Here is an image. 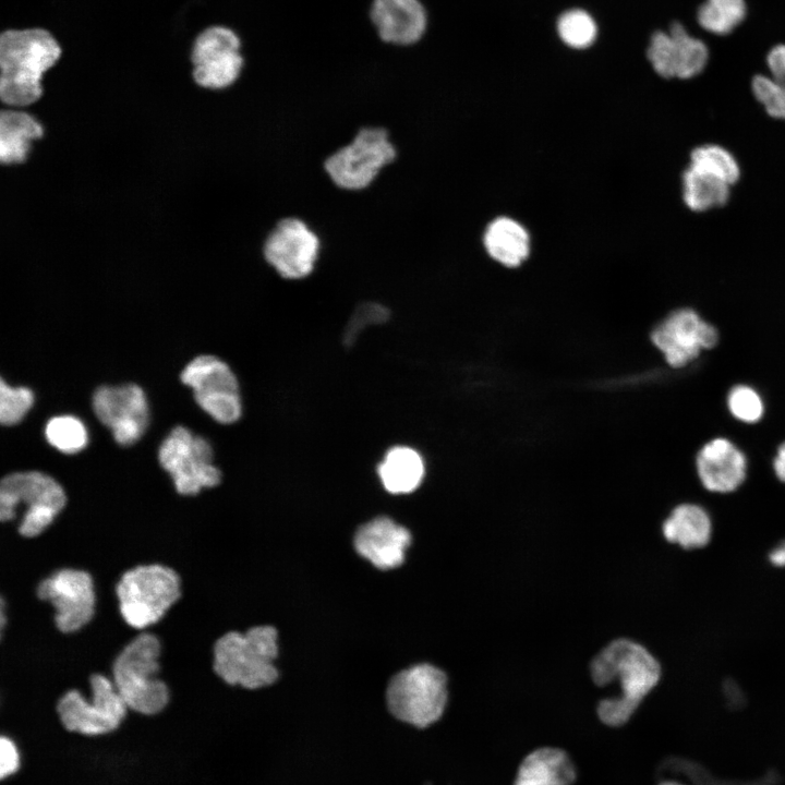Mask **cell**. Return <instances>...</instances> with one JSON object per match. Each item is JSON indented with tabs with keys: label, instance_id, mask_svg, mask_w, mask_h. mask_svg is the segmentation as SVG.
<instances>
[{
	"label": "cell",
	"instance_id": "cell-1",
	"mask_svg": "<svg viewBox=\"0 0 785 785\" xmlns=\"http://www.w3.org/2000/svg\"><path fill=\"white\" fill-rule=\"evenodd\" d=\"M63 49L44 27L8 28L0 34V98L4 107L26 109L44 95V78Z\"/></svg>",
	"mask_w": 785,
	"mask_h": 785
},
{
	"label": "cell",
	"instance_id": "cell-2",
	"mask_svg": "<svg viewBox=\"0 0 785 785\" xmlns=\"http://www.w3.org/2000/svg\"><path fill=\"white\" fill-rule=\"evenodd\" d=\"M591 675L600 687L618 680L620 695L600 701L596 709L603 724L618 727L628 722L641 701L656 686L661 667L645 648L627 639H618L594 657Z\"/></svg>",
	"mask_w": 785,
	"mask_h": 785
},
{
	"label": "cell",
	"instance_id": "cell-3",
	"mask_svg": "<svg viewBox=\"0 0 785 785\" xmlns=\"http://www.w3.org/2000/svg\"><path fill=\"white\" fill-rule=\"evenodd\" d=\"M277 631L257 626L241 633L229 631L218 638L213 649V669L227 684L256 689L273 684L278 676Z\"/></svg>",
	"mask_w": 785,
	"mask_h": 785
},
{
	"label": "cell",
	"instance_id": "cell-4",
	"mask_svg": "<svg viewBox=\"0 0 785 785\" xmlns=\"http://www.w3.org/2000/svg\"><path fill=\"white\" fill-rule=\"evenodd\" d=\"M159 639L149 632L140 633L116 656L112 683L128 709L152 715L169 701L167 685L157 677L160 671Z\"/></svg>",
	"mask_w": 785,
	"mask_h": 785
},
{
	"label": "cell",
	"instance_id": "cell-5",
	"mask_svg": "<svg viewBox=\"0 0 785 785\" xmlns=\"http://www.w3.org/2000/svg\"><path fill=\"white\" fill-rule=\"evenodd\" d=\"M119 611L124 621L135 629L156 624L181 596L177 571L160 564L133 567L116 585Z\"/></svg>",
	"mask_w": 785,
	"mask_h": 785
},
{
	"label": "cell",
	"instance_id": "cell-6",
	"mask_svg": "<svg viewBox=\"0 0 785 785\" xmlns=\"http://www.w3.org/2000/svg\"><path fill=\"white\" fill-rule=\"evenodd\" d=\"M397 157L398 149L386 128L364 125L349 143L325 158L323 168L335 186L358 192L372 185Z\"/></svg>",
	"mask_w": 785,
	"mask_h": 785
},
{
	"label": "cell",
	"instance_id": "cell-7",
	"mask_svg": "<svg viewBox=\"0 0 785 785\" xmlns=\"http://www.w3.org/2000/svg\"><path fill=\"white\" fill-rule=\"evenodd\" d=\"M67 503L62 486L39 471L13 472L0 483V520L11 521L20 505L25 511L17 531L24 538L41 534L61 512Z\"/></svg>",
	"mask_w": 785,
	"mask_h": 785
},
{
	"label": "cell",
	"instance_id": "cell-8",
	"mask_svg": "<svg viewBox=\"0 0 785 785\" xmlns=\"http://www.w3.org/2000/svg\"><path fill=\"white\" fill-rule=\"evenodd\" d=\"M445 674L430 664H420L398 673L390 680L386 698L390 713L420 728L437 722L447 703Z\"/></svg>",
	"mask_w": 785,
	"mask_h": 785
},
{
	"label": "cell",
	"instance_id": "cell-9",
	"mask_svg": "<svg viewBox=\"0 0 785 785\" xmlns=\"http://www.w3.org/2000/svg\"><path fill=\"white\" fill-rule=\"evenodd\" d=\"M190 62L195 85L208 90H226L238 83L245 68L242 38L229 26L210 25L194 38Z\"/></svg>",
	"mask_w": 785,
	"mask_h": 785
},
{
	"label": "cell",
	"instance_id": "cell-10",
	"mask_svg": "<svg viewBox=\"0 0 785 785\" xmlns=\"http://www.w3.org/2000/svg\"><path fill=\"white\" fill-rule=\"evenodd\" d=\"M213 454L210 444L204 437L193 435L184 426H177L161 443L158 459L179 494L196 495L221 481V472L213 463Z\"/></svg>",
	"mask_w": 785,
	"mask_h": 785
},
{
	"label": "cell",
	"instance_id": "cell-11",
	"mask_svg": "<svg viewBox=\"0 0 785 785\" xmlns=\"http://www.w3.org/2000/svg\"><path fill=\"white\" fill-rule=\"evenodd\" d=\"M322 250L318 233L302 218L279 219L263 240L264 261L278 276L301 280L315 269Z\"/></svg>",
	"mask_w": 785,
	"mask_h": 785
},
{
	"label": "cell",
	"instance_id": "cell-12",
	"mask_svg": "<svg viewBox=\"0 0 785 785\" xmlns=\"http://www.w3.org/2000/svg\"><path fill=\"white\" fill-rule=\"evenodd\" d=\"M180 377L192 388L197 404L217 422L231 424L241 418L243 408L239 383L221 359L196 357L185 365Z\"/></svg>",
	"mask_w": 785,
	"mask_h": 785
},
{
	"label": "cell",
	"instance_id": "cell-13",
	"mask_svg": "<svg viewBox=\"0 0 785 785\" xmlns=\"http://www.w3.org/2000/svg\"><path fill=\"white\" fill-rule=\"evenodd\" d=\"M90 701L77 690L67 691L58 701L57 712L63 726L70 732L100 735L114 730L126 713V704L106 676L89 677Z\"/></svg>",
	"mask_w": 785,
	"mask_h": 785
},
{
	"label": "cell",
	"instance_id": "cell-14",
	"mask_svg": "<svg viewBox=\"0 0 785 785\" xmlns=\"http://www.w3.org/2000/svg\"><path fill=\"white\" fill-rule=\"evenodd\" d=\"M36 594L52 606L55 625L63 633L80 630L95 614L94 581L85 570L59 569L38 583Z\"/></svg>",
	"mask_w": 785,
	"mask_h": 785
},
{
	"label": "cell",
	"instance_id": "cell-15",
	"mask_svg": "<svg viewBox=\"0 0 785 785\" xmlns=\"http://www.w3.org/2000/svg\"><path fill=\"white\" fill-rule=\"evenodd\" d=\"M93 409L122 446L136 443L148 424L147 399L136 384L98 387L93 395Z\"/></svg>",
	"mask_w": 785,
	"mask_h": 785
},
{
	"label": "cell",
	"instance_id": "cell-16",
	"mask_svg": "<svg viewBox=\"0 0 785 785\" xmlns=\"http://www.w3.org/2000/svg\"><path fill=\"white\" fill-rule=\"evenodd\" d=\"M717 339L716 329L690 309L673 312L651 335L654 346L674 367L686 365L702 349L713 348Z\"/></svg>",
	"mask_w": 785,
	"mask_h": 785
},
{
	"label": "cell",
	"instance_id": "cell-17",
	"mask_svg": "<svg viewBox=\"0 0 785 785\" xmlns=\"http://www.w3.org/2000/svg\"><path fill=\"white\" fill-rule=\"evenodd\" d=\"M647 55L655 72L666 78H690L708 61L705 45L688 35L679 23L672 24L668 33H654Z\"/></svg>",
	"mask_w": 785,
	"mask_h": 785
},
{
	"label": "cell",
	"instance_id": "cell-18",
	"mask_svg": "<svg viewBox=\"0 0 785 785\" xmlns=\"http://www.w3.org/2000/svg\"><path fill=\"white\" fill-rule=\"evenodd\" d=\"M370 20L379 40L395 47L418 45L430 24L422 0H372Z\"/></svg>",
	"mask_w": 785,
	"mask_h": 785
},
{
	"label": "cell",
	"instance_id": "cell-19",
	"mask_svg": "<svg viewBox=\"0 0 785 785\" xmlns=\"http://www.w3.org/2000/svg\"><path fill=\"white\" fill-rule=\"evenodd\" d=\"M410 542V532L404 527L390 518L378 517L358 530L354 547L375 567L391 569L402 564Z\"/></svg>",
	"mask_w": 785,
	"mask_h": 785
},
{
	"label": "cell",
	"instance_id": "cell-20",
	"mask_svg": "<svg viewBox=\"0 0 785 785\" xmlns=\"http://www.w3.org/2000/svg\"><path fill=\"white\" fill-rule=\"evenodd\" d=\"M698 475L703 486L715 493L736 490L746 476V459L729 440L715 438L697 456Z\"/></svg>",
	"mask_w": 785,
	"mask_h": 785
},
{
	"label": "cell",
	"instance_id": "cell-21",
	"mask_svg": "<svg viewBox=\"0 0 785 785\" xmlns=\"http://www.w3.org/2000/svg\"><path fill=\"white\" fill-rule=\"evenodd\" d=\"M44 124L29 111L4 107L0 112V161L3 166L25 164L35 142L44 138Z\"/></svg>",
	"mask_w": 785,
	"mask_h": 785
},
{
	"label": "cell",
	"instance_id": "cell-22",
	"mask_svg": "<svg viewBox=\"0 0 785 785\" xmlns=\"http://www.w3.org/2000/svg\"><path fill=\"white\" fill-rule=\"evenodd\" d=\"M576 766L569 754L557 747H541L529 752L518 766L514 785H572Z\"/></svg>",
	"mask_w": 785,
	"mask_h": 785
},
{
	"label": "cell",
	"instance_id": "cell-23",
	"mask_svg": "<svg viewBox=\"0 0 785 785\" xmlns=\"http://www.w3.org/2000/svg\"><path fill=\"white\" fill-rule=\"evenodd\" d=\"M424 474L425 464L421 454L404 445L388 449L377 466L379 481L391 494H409L415 491Z\"/></svg>",
	"mask_w": 785,
	"mask_h": 785
},
{
	"label": "cell",
	"instance_id": "cell-24",
	"mask_svg": "<svg viewBox=\"0 0 785 785\" xmlns=\"http://www.w3.org/2000/svg\"><path fill=\"white\" fill-rule=\"evenodd\" d=\"M664 538L683 548L705 546L712 534V522L708 512L695 504H683L673 509L663 523Z\"/></svg>",
	"mask_w": 785,
	"mask_h": 785
},
{
	"label": "cell",
	"instance_id": "cell-25",
	"mask_svg": "<svg viewBox=\"0 0 785 785\" xmlns=\"http://www.w3.org/2000/svg\"><path fill=\"white\" fill-rule=\"evenodd\" d=\"M484 246L498 263L519 266L529 255L530 239L526 229L510 218L500 217L492 221L484 233Z\"/></svg>",
	"mask_w": 785,
	"mask_h": 785
},
{
	"label": "cell",
	"instance_id": "cell-26",
	"mask_svg": "<svg viewBox=\"0 0 785 785\" xmlns=\"http://www.w3.org/2000/svg\"><path fill=\"white\" fill-rule=\"evenodd\" d=\"M683 186L686 205L696 212L722 206L729 196V184L690 166L683 176Z\"/></svg>",
	"mask_w": 785,
	"mask_h": 785
},
{
	"label": "cell",
	"instance_id": "cell-27",
	"mask_svg": "<svg viewBox=\"0 0 785 785\" xmlns=\"http://www.w3.org/2000/svg\"><path fill=\"white\" fill-rule=\"evenodd\" d=\"M744 0H706L698 11V22L708 32L725 35L745 17Z\"/></svg>",
	"mask_w": 785,
	"mask_h": 785
},
{
	"label": "cell",
	"instance_id": "cell-28",
	"mask_svg": "<svg viewBox=\"0 0 785 785\" xmlns=\"http://www.w3.org/2000/svg\"><path fill=\"white\" fill-rule=\"evenodd\" d=\"M690 167L715 177L727 184L739 178V167L733 155L717 145H703L692 150Z\"/></svg>",
	"mask_w": 785,
	"mask_h": 785
},
{
	"label": "cell",
	"instance_id": "cell-29",
	"mask_svg": "<svg viewBox=\"0 0 785 785\" xmlns=\"http://www.w3.org/2000/svg\"><path fill=\"white\" fill-rule=\"evenodd\" d=\"M45 436L52 447L64 454H76L88 442L84 423L73 415L51 418L46 424Z\"/></svg>",
	"mask_w": 785,
	"mask_h": 785
},
{
	"label": "cell",
	"instance_id": "cell-30",
	"mask_svg": "<svg viewBox=\"0 0 785 785\" xmlns=\"http://www.w3.org/2000/svg\"><path fill=\"white\" fill-rule=\"evenodd\" d=\"M557 31L566 45L577 49L587 48L596 36L595 22L582 10H570L560 15Z\"/></svg>",
	"mask_w": 785,
	"mask_h": 785
},
{
	"label": "cell",
	"instance_id": "cell-31",
	"mask_svg": "<svg viewBox=\"0 0 785 785\" xmlns=\"http://www.w3.org/2000/svg\"><path fill=\"white\" fill-rule=\"evenodd\" d=\"M34 394L27 387H12L0 383V421L3 425L19 423L34 403Z\"/></svg>",
	"mask_w": 785,
	"mask_h": 785
},
{
	"label": "cell",
	"instance_id": "cell-32",
	"mask_svg": "<svg viewBox=\"0 0 785 785\" xmlns=\"http://www.w3.org/2000/svg\"><path fill=\"white\" fill-rule=\"evenodd\" d=\"M390 317V311L382 303L367 301L353 311L343 333V343L351 347L359 335L369 326L384 324Z\"/></svg>",
	"mask_w": 785,
	"mask_h": 785
},
{
	"label": "cell",
	"instance_id": "cell-33",
	"mask_svg": "<svg viewBox=\"0 0 785 785\" xmlns=\"http://www.w3.org/2000/svg\"><path fill=\"white\" fill-rule=\"evenodd\" d=\"M752 92L770 116L785 119V86L772 77L757 75L752 80Z\"/></svg>",
	"mask_w": 785,
	"mask_h": 785
},
{
	"label": "cell",
	"instance_id": "cell-34",
	"mask_svg": "<svg viewBox=\"0 0 785 785\" xmlns=\"http://www.w3.org/2000/svg\"><path fill=\"white\" fill-rule=\"evenodd\" d=\"M728 409L732 414L747 423L758 421L763 413L759 395L748 386H736L728 395Z\"/></svg>",
	"mask_w": 785,
	"mask_h": 785
},
{
	"label": "cell",
	"instance_id": "cell-35",
	"mask_svg": "<svg viewBox=\"0 0 785 785\" xmlns=\"http://www.w3.org/2000/svg\"><path fill=\"white\" fill-rule=\"evenodd\" d=\"M19 768L17 750L9 738L0 739V776L4 778L14 773Z\"/></svg>",
	"mask_w": 785,
	"mask_h": 785
},
{
	"label": "cell",
	"instance_id": "cell-36",
	"mask_svg": "<svg viewBox=\"0 0 785 785\" xmlns=\"http://www.w3.org/2000/svg\"><path fill=\"white\" fill-rule=\"evenodd\" d=\"M768 67L771 77L785 86V45H777L768 55Z\"/></svg>",
	"mask_w": 785,
	"mask_h": 785
},
{
	"label": "cell",
	"instance_id": "cell-37",
	"mask_svg": "<svg viewBox=\"0 0 785 785\" xmlns=\"http://www.w3.org/2000/svg\"><path fill=\"white\" fill-rule=\"evenodd\" d=\"M774 471L777 478L785 482V443L782 444L777 450V455L774 460Z\"/></svg>",
	"mask_w": 785,
	"mask_h": 785
},
{
	"label": "cell",
	"instance_id": "cell-38",
	"mask_svg": "<svg viewBox=\"0 0 785 785\" xmlns=\"http://www.w3.org/2000/svg\"><path fill=\"white\" fill-rule=\"evenodd\" d=\"M770 561L775 566H785V542L769 554Z\"/></svg>",
	"mask_w": 785,
	"mask_h": 785
},
{
	"label": "cell",
	"instance_id": "cell-39",
	"mask_svg": "<svg viewBox=\"0 0 785 785\" xmlns=\"http://www.w3.org/2000/svg\"><path fill=\"white\" fill-rule=\"evenodd\" d=\"M660 785H681V784L676 783V782H664V783H662V784H660Z\"/></svg>",
	"mask_w": 785,
	"mask_h": 785
}]
</instances>
